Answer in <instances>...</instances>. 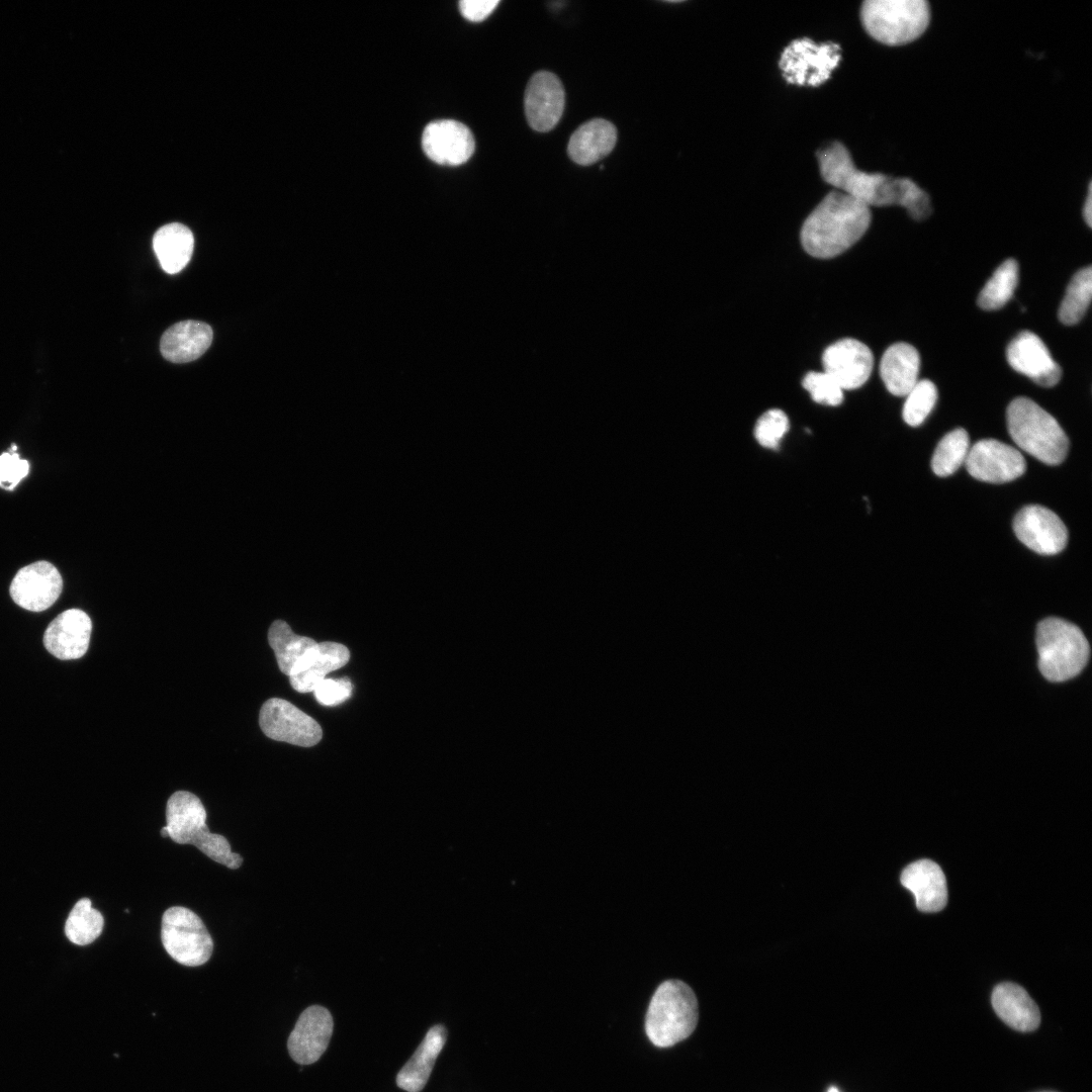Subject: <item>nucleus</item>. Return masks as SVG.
<instances>
[{
  "mask_svg": "<svg viewBox=\"0 0 1092 1092\" xmlns=\"http://www.w3.org/2000/svg\"><path fill=\"white\" fill-rule=\"evenodd\" d=\"M840 60L838 43H816L804 37L793 40L784 49L779 66L787 83L818 87L830 78Z\"/></svg>",
  "mask_w": 1092,
  "mask_h": 1092,
  "instance_id": "nucleus-9",
  "label": "nucleus"
},
{
  "mask_svg": "<svg viewBox=\"0 0 1092 1092\" xmlns=\"http://www.w3.org/2000/svg\"><path fill=\"white\" fill-rule=\"evenodd\" d=\"M206 817L205 808L196 795L177 791L167 801L165 827L174 842L192 844L210 859L232 870L239 869L243 863L242 855L232 851L223 835L209 831Z\"/></svg>",
  "mask_w": 1092,
  "mask_h": 1092,
  "instance_id": "nucleus-3",
  "label": "nucleus"
},
{
  "mask_svg": "<svg viewBox=\"0 0 1092 1092\" xmlns=\"http://www.w3.org/2000/svg\"><path fill=\"white\" fill-rule=\"evenodd\" d=\"M498 3V0H462L459 2V8L467 20L479 22L491 13Z\"/></svg>",
  "mask_w": 1092,
  "mask_h": 1092,
  "instance_id": "nucleus-38",
  "label": "nucleus"
},
{
  "mask_svg": "<svg viewBox=\"0 0 1092 1092\" xmlns=\"http://www.w3.org/2000/svg\"><path fill=\"white\" fill-rule=\"evenodd\" d=\"M617 142V129L603 118H595L581 124L570 136L567 153L581 166H588L607 157Z\"/></svg>",
  "mask_w": 1092,
  "mask_h": 1092,
  "instance_id": "nucleus-24",
  "label": "nucleus"
},
{
  "mask_svg": "<svg viewBox=\"0 0 1092 1092\" xmlns=\"http://www.w3.org/2000/svg\"><path fill=\"white\" fill-rule=\"evenodd\" d=\"M91 630V619L84 611L69 609L50 623L43 634V645L59 659H77L88 649Z\"/></svg>",
  "mask_w": 1092,
  "mask_h": 1092,
  "instance_id": "nucleus-19",
  "label": "nucleus"
},
{
  "mask_svg": "<svg viewBox=\"0 0 1092 1092\" xmlns=\"http://www.w3.org/2000/svg\"><path fill=\"white\" fill-rule=\"evenodd\" d=\"M823 371L845 389L863 385L871 376L874 356L858 340L845 338L828 346L822 356Z\"/></svg>",
  "mask_w": 1092,
  "mask_h": 1092,
  "instance_id": "nucleus-17",
  "label": "nucleus"
},
{
  "mask_svg": "<svg viewBox=\"0 0 1092 1092\" xmlns=\"http://www.w3.org/2000/svg\"><path fill=\"white\" fill-rule=\"evenodd\" d=\"M193 247L192 232L179 222L161 226L153 238L155 254L162 269L168 274H176L188 264Z\"/></svg>",
  "mask_w": 1092,
  "mask_h": 1092,
  "instance_id": "nucleus-27",
  "label": "nucleus"
},
{
  "mask_svg": "<svg viewBox=\"0 0 1092 1092\" xmlns=\"http://www.w3.org/2000/svg\"><path fill=\"white\" fill-rule=\"evenodd\" d=\"M903 419L911 427L921 425L933 410L937 400V389L928 379L918 380L905 395Z\"/></svg>",
  "mask_w": 1092,
  "mask_h": 1092,
  "instance_id": "nucleus-33",
  "label": "nucleus"
},
{
  "mask_svg": "<svg viewBox=\"0 0 1092 1092\" xmlns=\"http://www.w3.org/2000/svg\"><path fill=\"white\" fill-rule=\"evenodd\" d=\"M859 15L874 39L898 47L915 41L926 31L931 9L926 0H866Z\"/></svg>",
  "mask_w": 1092,
  "mask_h": 1092,
  "instance_id": "nucleus-6",
  "label": "nucleus"
},
{
  "mask_svg": "<svg viewBox=\"0 0 1092 1092\" xmlns=\"http://www.w3.org/2000/svg\"><path fill=\"white\" fill-rule=\"evenodd\" d=\"M802 384L815 402L834 406L843 401L842 387L825 371L807 373Z\"/></svg>",
  "mask_w": 1092,
  "mask_h": 1092,
  "instance_id": "nucleus-35",
  "label": "nucleus"
},
{
  "mask_svg": "<svg viewBox=\"0 0 1092 1092\" xmlns=\"http://www.w3.org/2000/svg\"><path fill=\"white\" fill-rule=\"evenodd\" d=\"M63 579L52 563L40 560L20 568L10 584V596L21 608L31 612L49 609L60 597Z\"/></svg>",
  "mask_w": 1092,
  "mask_h": 1092,
  "instance_id": "nucleus-13",
  "label": "nucleus"
},
{
  "mask_svg": "<svg viewBox=\"0 0 1092 1092\" xmlns=\"http://www.w3.org/2000/svg\"><path fill=\"white\" fill-rule=\"evenodd\" d=\"M259 725L263 733L276 741L310 747L323 737L321 725L290 702L271 698L261 707Z\"/></svg>",
  "mask_w": 1092,
  "mask_h": 1092,
  "instance_id": "nucleus-10",
  "label": "nucleus"
},
{
  "mask_svg": "<svg viewBox=\"0 0 1092 1092\" xmlns=\"http://www.w3.org/2000/svg\"><path fill=\"white\" fill-rule=\"evenodd\" d=\"M349 649L337 642L316 643L293 667L289 674L291 687L298 693L313 692L326 675L346 665Z\"/></svg>",
  "mask_w": 1092,
  "mask_h": 1092,
  "instance_id": "nucleus-20",
  "label": "nucleus"
},
{
  "mask_svg": "<svg viewBox=\"0 0 1092 1092\" xmlns=\"http://www.w3.org/2000/svg\"><path fill=\"white\" fill-rule=\"evenodd\" d=\"M1092 295V268L1079 270L1071 279L1059 308V320L1067 326L1078 324L1086 313Z\"/></svg>",
  "mask_w": 1092,
  "mask_h": 1092,
  "instance_id": "nucleus-30",
  "label": "nucleus"
},
{
  "mask_svg": "<svg viewBox=\"0 0 1092 1092\" xmlns=\"http://www.w3.org/2000/svg\"><path fill=\"white\" fill-rule=\"evenodd\" d=\"M699 1017L693 990L679 980H667L654 992L645 1017V1031L658 1048H668L689 1037Z\"/></svg>",
  "mask_w": 1092,
  "mask_h": 1092,
  "instance_id": "nucleus-5",
  "label": "nucleus"
},
{
  "mask_svg": "<svg viewBox=\"0 0 1092 1092\" xmlns=\"http://www.w3.org/2000/svg\"><path fill=\"white\" fill-rule=\"evenodd\" d=\"M161 836L162 837H169L168 831H167L165 826L161 829Z\"/></svg>",
  "mask_w": 1092,
  "mask_h": 1092,
  "instance_id": "nucleus-40",
  "label": "nucleus"
},
{
  "mask_svg": "<svg viewBox=\"0 0 1092 1092\" xmlns=\"http://www.w3.org/2000/svg\"><path fill=\"white\" fill-rule=\"evenodd\" d=\"M1036 646L1039 670L1051 681L1075 677L1089 659V643L1080 628L1060 618L1038 623Z\"/></svg>",
  "mask_w": 1092,
  "mask_h": 1092,
  "instance_id": "nucleus-7",
  "label": "nucleus"
},
{
  "mask_svg": "<svg viewBox=\"0 0 1092 1092\" xmlns=\"http://www.w3.org/2000/svg\"><path fill=\"white\" fill-rule=\"evenodd\" d=\"M352 689V682L348 677L325 678L313 690V694L320 704L336 706L350 698Z\"/></svg>",
  "mask_w": 1092,
  "mask_h": 1092,
  "instance_id": "nucleus-36",
  "label": "nucleus"
},
{
  "mask_svg": "<svg viewBox=\"0 0 1092 1092\" xmlns=\"http://www.w3.org/2000/svg\"><path fill=\"white\" fill-rule=\"evenodd\" d=\"M268 642L275 653L280 671L288 676L293 667L317 643L309 637L296 635L282 620L271 624Z\"/></svg>",
  "mask_w": 1092,
  "mask_h": 1092,
  "instance_id": "nucleus-28",
  "label": "nucleus"
},
{
  "mask_svg": "<svg viewBox=\"0 0 1092 1092\" xmlns=\"http://www.w3.org/2000/svg\"><path fill=\"white\" fill-rule=\"evenodd\" d=\"M827 1092H839V1090L837 1088H835V1087H831V1088L828 1089Z\"/></svg>",
  "mask_w": 1092,
  "mask_h": 1092,
  "instance_id": "nucleus-41",
  "label": "nucleus"
},
{
  "mask_svg": "<svg viewBox=\"0 0 1092 1092\" xmlns=\"http://www.w3.org/2000/svg\"><path fill=\"white\" fill-rule=\"evenodd\" d=\"M422 147L433 162L444 166H459L471 158L475 142L466 125L457 120L442 119L425 127Z\"/></svg>",
  "mask_w": 1092,
  "mask_h": 1092,
  "instance_id": "nucleus-14",
  "label": "nucleus"
},
{
  "mask_svg": "<svg viewBox=\"0 0 1092 1092\" xmlns=\"http://www.w3.org/2000/svg\"><path fill=\"white\" fill-rule=\"evenodd\" d=\"M1083 217L1089 228L1092 225V191L1091 183H1089L1087 197L1083 206Z\"/></svg>",
  "mask_w": 1092,
  "mask_h": 1092,
  "instance_id": "nucleus-39",
  "label": "nucleus"
},
{
  "mask_svg": "<svg viewBox=\"0 0 1092 1092\" xmlns=\"http://www.w3.org/2000/svg\"><path fill=\"white\" fill-rule=\"evenodd\" d=\"M991 1001L996 1014L1013 1029L1027 1032L1038 1027L1039 1009L1021 986L1001 983L994 988Z\"/></svg>",
  "mask_w": 1092,
  "mask_h": 1092,
  "instance_id": "nucleus-23",
  "label": "nucleus"
},
{
  "mask_svg": "<svg viewBox=\"0 0 1092 1092\" xmlns=\"http://www.w3.org/2000/svg\"><path fill=\"white\" fill-rule=\"evenodd\" d=\"M524 104L528 123L534 130H551L564 110L565 93L562 83L553 73L537 72L528 82Z\"/></svg>",
  "mask_w": 1092,
  "mask_h": 1092,
  "instance_id": "nucleus-16",
  "label": "nucleus"
},
{
  "mask_svg": "<svg viewBox=\"0 0 1092 1092\" xmlns=\"http://www.w3.org/2000/svg\"><path fill=\"white\" fill-rule=\"evenodd\" d=\"M970 447L966 430L958 428L946 434L934 450L931 460L933 472L940 477L954 473L965 464Z\"/></svg>",
  "mask_w": 1092,
  "mask_h": 1092,
  "instance_id": "nucleus-32",
  "label": "nucleus"
},
{
  "mask_svg": "<svg viewBox=\"0 0 1092 1092\" xmlns=\"http://www.w3.org/2000/svg\"><path fill=\"white\" fill-rule=\"evenodd\" d=\"M965 465L974 478L990 483L1012 481L1026 469L1025 459L1016 448L995 439L980 440L971 446Z\"/></svg>",
  "mask_w": 1092,
  "mask_h": 1092,
  "instance_id": "nucleus-11",
  "label": "nucleus"
},
{
  "mask_svg": "<svg viewBox=\"0 0 1092 1092\" xmlns=\"http://www.w3.org/2000/svg\"><path fill=\"white\" fill-rule=\"evenodd\" d=\"M1018 284V264L1014 259L1004 261L986 282L978 296V304L985 310L1003 307L1013 296Z\"/></svg>",
  "mask_w": 1092,
  "mask_h": 1092,
  "instance_id": "nucleus-29",
  "label": "nucleus"
},
{
  "mask_svg": "<svg viewBox=\"0 0 1092 1092\" xmlns=\"http://www.w3.org/2000/svg\"><path fill=\"white\" fill-rule=\"evenodd\" d=\"M789 428L790 422L787 415L779 408H771L762 414L757 420L754 427V437L760 446L767 449H777Z\"/></svg>",
  "mask_w": 1092,
  "mask_h": 1092,
  "instance_id": "nucleus-34",
  "label": "nucleus"
},
{
  "mask_svg": "<svg viewBox=\"0 0 1092 1092\" xmlns=\"http://www.w3.org/2000/svg\"><path fill=\"white\" fill-rule=\"evenodd\" d=\"M901 884L915 897L916 907L922 912H937L947 903L945 876L940 867L930 859H920L908 864L901 874Z\"/></svg>",
  "mask_w": 1092,
  "mask_h": 1092,
  "instance_id": "nucleus-21",
  "label": "nucleus"
},
{
  "mask_svg": "<svg viewBox=\"0 0 1092 1092\" xmlns=\"http://www.w3.org/2000/svg\"><path fill=\"white\" fill-rule=\"evenodd\" d=\"M333 1026V1017L327 1008L320 1005L306 1008L288 1037L287 1049L292 1060L300 1065L316 1062L329 1045Z\"/></svg>",
  "mask_w": 1092,
  "mask_h": 1092,
  "instance_id": "nucleus-18",
  "label": "nucleus"
},
{
  "mask_svg": "<svg viewBox=\"0 0 1092 1092\" xmlns=\"http://www.w3.org/2000/svg\"><path fill=\"white\" fill-rule=\"evenodd\" d=\"M871 208L837 190L829 192L805 219L801 243L811 256L833 258L852 247L868 231Z\"/></svg>",
  "mask_w": 1092,
  "mask_h": 1092,
  "instance_id": "nucleus-1",
  "label": "nucleus"
},
{
  "mask_svg": "<svg viewBox=\"0 0 1092 1092\" xmlns=\"http://www.w3.org/2000/svg\"><path fill=\"white\" fill-rule=\"evenodd\" d=\"M1040 1092H1054V1091H1040Z\"/></svg>",
  "mask_w": 1092,
  "mask_h": 1092,
  "instance_id": "nucleus-42",
  "label": "nucleus"
},
{
  "mask_svg": "<svg viewBox=\"0 0 1092 1092\" xmlns=\"http://www.w3.org/2000/svg\"><path fill=\"white\" fill-rule=\"evenodd\" d=\"M446 1028L435 1025L396 1076V1084L407 1092H420L427 1084L436 1060L445 1045Z\"/></svg>",
  "mask_w": 1092,
  "mask_h": 1092,
  "instance_id": "nucleus-26",
  "label": "nucleus"
},
{
  "mask_svg": "<svg viewBox=\"0 0 1092 1092\" xmlns=\"http://www.w3.org/2000/svg\"><path fill=\"white\" fill-rule=\"evenodd\" d=\"M103 926L102 914L91 906L88 898H83L71 910L65 924V933L73 943L87 945L101 934Z\"/></svg>",
  "mask_w": 1092,
  "mask_h": 1092,
  "instance_id": "nucleus-31",
  "label": "nucleus"
},
{
  "mask_svg": "<svg viewBox=\"0 0 1092 1092\" xmlns=\"http://www.w3.org/2000/svg\"><path fill=\"white\" fill-rule=\"evenodd\" d=\"M823 180L860 202L872 206H902L912 179L857 169L847 149L833 142L817 153Z\"/></svg>",
  "mask_w": 1092,
  "mask_h": 1092,
  "instance_id": "nucleus-2",
  "label": "nucleus"
},
{
  "mask_svg": "<svg viewBox=\"0 0 1092 1092\" xmlns=\"http://www.w3.org/2000/svg\"><path fill=\"white\" fill-rule=\"evenodd\" d=\"M1009 435L1023 451L1048 465L1064 461L1069 440L1057 420L1027 397L1013 399L1006 411Z\"/></svg>",
  "mask_w": 1092,
  "mask_h": 1092,
  "instance_id": "nucleus-4",
  "label": "nucleus"
},
{
  "mask_svg": "<svg viewBox=\"0 0 1092 1092\" xmlns=\"http://www.w3.org/2000/svg\"><path fill=\"white\" fill-rule=\"evenodd\" d=\"M29 471L26 460L20 459L14 451L4 452L0 455V486L12 490Z\"/></svg>",
  "mask_w": 1092,
  "mask_h": 1092,
  "instance_id": "nucleus-37",
  "label": "nucleus"
},
{
  "mask_svg": "<svg viewBox=\"0 0 1092 1092\" xmlns=\"http://www.w3.org/2000/svg\"><path fill=\"white\" fill-rule=\"evenodd\" d=\"M161 939L168 954L187 967L204 965L212 954L213 941L206 926L186 907L173 906L164 912Z\"/></svg>",
  "mask_w": 1092,
  "mask_h": 1092,
  "instance_id": "nucleus-8",
  "label": "nucleus"
},
{
  "mask_svg": "<svg viewBox=\"0 0 1092 1092\" xmlns=\"http://www.w3.org/2000/svg\"><path fill=\"white\" fill-rule=\"evenodd\" d=\"M213 338L211 327L199 321H183L170 327L160 341L162 356L173 363H187L202 356Z\"/></svg>",
  "mask_w": 1092,
  "mask_h": 1092,
  "instance_id": "nucleus-22",
  "label": "nucleus"
},
{
  "mask_svg": "<svg viewBox=\"0 0 1092 1092\" xmlns=\"http://www.w3.org/2000/svg\"><path fill=\"white\" fill-rule=\"evenodd\" d=\"M920 357L908 343H896L884 353L880 363V375L894 395L905 396L918 381Z\"/></svg>",
  "mask_w": 1092,
  "mask_h": 1092,
  "instance_id": "nucleus-25",
  "label": "nucleus"
},
{
  "mask_svg": "<svg viewBox=\"0 0 1092 1092\" xmlns=\"http://www.w3.org/2000/svg\"><path fill=\"white\" fill-rule=\"evenodd\" d=\"M1009 365L1043 387L1055 386L1061 379L1062 369L1053 359L1042 340L1030 331H1022L1006 349Z\"/></svg>",
  "mask_w": 1092,
  "mask_h": 1092,
  "instance_id": "nucleus-15",
  "label": "nucleus"
},
{
  "mask_svg": "<svg viewBox=\"0 0 1092 1092\" xmlns=\"http://www.w3.org/2000/svg\"><path fill=\"white\" fill-rule=\"evenodd\" d=\"M1013 530L1025 546L1043 555L1061 552L1068 542V531L1060 517L1038 505L1022 508L1014 517Z\"/></svg>",
  "mask_w": 1092,
  "mask_h": 1092,
  "instance_id": "nucleus-12",
  "label": "nucleus"
}]
</instances>
